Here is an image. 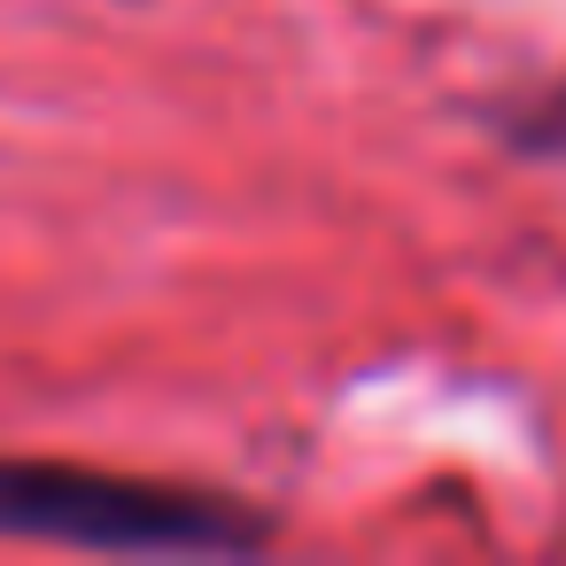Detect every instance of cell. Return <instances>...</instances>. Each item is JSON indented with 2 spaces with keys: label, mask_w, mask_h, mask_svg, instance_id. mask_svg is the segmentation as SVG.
<instances>
[{
  "label": "cell",
  "mask_w": 566,
  "mask_h": 566,
  "mask_svg": "<svg viewBox=\"0 0 566 566\" xmlns=\"http://www.w3.org/2000/svg\"><path fill=\"white\" fill-rule=\"evenodd\" d=\"M0 535H40L71 551H133V558H241L272 543V520L171 481L48 465V458H0Z\"/></svg>",
  "instance_id": "1"
},
{
  "label": "cell",
  "mask_w": 566,
  "mask_h": 566,
  "mask_svg": "<svg viewBox=\"0 0 566 566\" xmlns=\"http://www.w3.org/2000/svg\"><path fill=\"white\" fill-rule=\"evenodd\" d=\"M512 140H520L527 156H558V164H566V86H551V94L512 125Z\"/></svg>",
  "instance_id": "2"
}]
</instances>
